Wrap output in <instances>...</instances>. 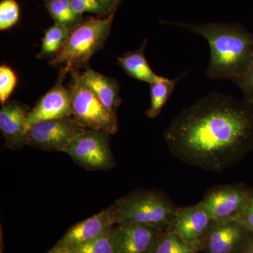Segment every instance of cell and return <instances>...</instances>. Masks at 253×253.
<instances>
[{"label":"cell","instance_id":"cell-10","mask_svg":"<svg viewBox=\"0 0 253 253\" xmlns=\"http://www.w3.org/2000/svg\"><path fill=\"white\" fill-rule=\"evenodd\" d=\"M252 234L236 219L212 220L203 239L206 253H240Z\"/></svg>","mask_w":253,"mask_h":253},{"label":"cell","instance_id":"cell-24","mask_svg":"<svg viewBox=\"0 0 253 253\" xmlns=\"http://www.w3.org/2000/svg\"><path fill=\"white\" fill-rule=\"evenodd\" d=\"M71 8L76 14L83 16L84 13H91L100 17L111 14L107 8L98 0H68Z\"/></svg>","mask_w":253,"mask_h":253},{"label":"cell","instance_id":"cell-27","mask_svg":"<svg viewBox=\"0 0 253 253\" xmlns=\"http://www.w3.org/2000/svg\"><path fill=\"white\" fill-rule=\"evenodd\" d=\"M103 5H104L110 13L116 12L117 9L116 6V0H98Z\"/></svg>","mask_w":253,"mask_h":253},{"label":"cell","instance_id":"cell-16","mask_svg":"<svg viewBox=\"0 0 253 253\" xmlns=\"http://www.w3.org/2000/svg\"><path fill=\"white\" fill-rule=\"evenodd\" d=\"M146 43L147 40L146 39L140 47L119 56L118 61L128 76L150 84L161 81L164 77L156 75L148 63L144 54Z\"/></svg>","mask_w":253,"mask_h":253},{"label":"cell","instance_id":"cell-19","mask_svg":"<svg viewBox=\"0 0 253 253\" xmlns=\"http://www.w3.org/2000/svg\"><path fill=\"white\" fill-rule=\"evenodd\" d=\"M54 23L75 28L84 19L71 8L68 0H41Z\"/></svg>","mask_w":253,"mask_h":253},{"label":"cell","instance_id":"cell-26","mask_svg":"<svg viewBox=\"0 0 253 253\" xmlns=\"http://www.w3.org/2000/svg\"><path fill=\"white\" fill-rule=\"evenodd\" d=\"M238 221L253 235V195Z\"/></svg>","mask_w":253,"mask_h":253},{"label":"cell","instance_id":"cell-11","mask_svg":"<svg viewBox=\"0 0 253 253\" xmlns=\"http://www.w3.org/2000/svg\"><path fill=\"white\" fill-rule=\"evenodd\" d=\"M67 73L61 68L59 77L55 85L30 111L28 121L29 127L43 121L72 118L71 92L69 88H66L63 84Z\"/></svg>","mask_w":253,"mask_h":253},{"label":"cell","instance_id":"cell-1","mask_svg":"<svg viewBox=\"0 0 253 253\" xmlns=\"http://www.w3.org/2000/svg\"><path fill=\"white\" fill-rule=\"evenodd\" d=\"M163 136L176 159L223 172L253 150V104L212 93L179 113Z\"/></svg>","mask_w":253,"mask_h":253},{"label":"cell","instance_id":"cell-3","mask_svg":"<svg viewBox=\"0 0 253 253\" xmlns=\"http://www.w3.org/2000/svg\"><path fill=\"white\" fill-rule=\"evenodd\" d=\"M115 12L103 18H89L73 28L66 44L49 64L66 72L78 69L104 46L112 26Z\"/></svg>","mask_w":253,"mask_h":253},{"label":"cell","instance_id":"cell-18","mask_svg":"<svg viewBox=\"0 0 253 253\" xmlns=\"http://www.w3.org/2000/svg\"><path fill=\"white\" fill-rule=\"evenodd\" d=\"M72 31V28L54 23L44 33L42 40L41 51L37 57L44 59L48 56H54L66 44Z\"/></svg>","mask_w":253,"mask_h":253},{"label":"cell","instance_id":"cell-5","mask_svg":"<svg viewBox=\"0 0 253 253\" xmlns=\"http://www.w3.org/2000/svg\"><path fill=\"white\" fill-rule=\"evenodd\" d=\"M70 73L72 79L68 88L71 92L73 119L85 129L116 134L118 131L116 113L108 109L84 84L78 69L73 70Z\"/></svg>","mask_w":253,"mask_h":253},{"label":"cell","instance_id":"cell-28","mask_svg":"<svg viewBox=\"0 0 253 253\" xmlns=\"http://www.w3.org/2000/svg\"><path fill=\"white\" fill-rule=\"evenodd\" d=\"M240 253H253V235H251L246 246Z\"/></svg>","mask_w":253,"mask_h":253},{"label":"cell","instance_id":"cell-8","mask_svg":"<svg viewBox=\"0 0 253 253\" xmlns=\"http://www.w3.org/2000/svg\"><path fill=\"white\" fill-rule=\"evenodd\" d=\"M85 129L73 118L38 123L30 126L26 146L50 152H64Z\"/></svg>","mask_w":253,"mask_h":253},{"label":"cell","instance_id":"cell-12","mask_svg":"<svg viewBox=\"0 0 253 253\" xmlns=\"http://www.w3.org/2000/svg\"><path fill=\"white\" fill-rule=\"evenodd\" d=\"M116 224L117 206L114 203L92 217L70 228L55 246L67 249L76 247L102 235Z\"/></svg>","mask_w":253,"mask_h":253},{"label":"cell","instance_id":"cell-15","mask_svg":"<svg viewBox=\"0 0 253 253\" xmlns=\"http://www.w3.org/2000/svg\"><path fill=\"white\" fill-rule=\"evenodd\" d=\"M81 76L84 84L96 94L101 103L110 111L116 113V109L122 101L120 97L118 81L96 72L89 66H86Z\"/></svg>","mask_w":253,"mask_h":253},{"label":"cell","instance_id":"cell-7","mask_svg":"<svg viewBox=\"0 0 253 253\" xmlns=\"http://www.w3.org/2000/svg\"><path fill=\"white\" fill-rule=\"evenodd\" d=\"M253 195V190L245 184L218 186L210 189L198 206L212 220H238Z\"/></svg>","mask_w":253,"mask_h":253},{"label":"cell","instance_id":"cell-23","mask_svg":"<svg viewBox=\"0 0 253 253\" xmlns=\"http://www.w3.org/2000/svg\"><path fill=\"white\" fill-rule=\"evenodd\" d=\"M17 84L16 73L9 66H0V102L1 105L7 102Z\"/></svg>","mask_w":253,"mask_h":253},{"label":"cell","instance_id":"cell-17","mask_svg":"<svg viewBox=\"0 0 253 253\" xmlns=\"http://www.w3.org/2000/svg\"><path fill=\"white\" fill-rule=\"evenodd\" d=\"M183 76H184V74L174 79L163 78L161 81L150 84L151 103L146 112L148 117L153 119L161 114L165 105L172 96L176 84Z\"/></svg>","mask_w":253,"mask_h":253},{"label":"cell","instance_id":"cell-6","mask_svg":"<svg viewBox=\"0 0 253 253\" xmlns=\"http://www.w3.org/2000/svg\"><path fill=\"white\" fill-rule=\"evenodd\" d=\"M109 135L106 131L86 129L73 139L64 153L88 170H109L116 163Z\"/></svg>","mask_w":253,"mask_h":253},{"label":"cell","instance_id":"cell-31","mask_svg":"<svg viewBox=\"0 0 253 253\" xmlns=\"http://www.w3.org/2000/svg\"><path fill=\"white\" fill-rule=\"evenodd\" d=\"M123 0H116V7H118V5L121 4V1H122Z\"/></svg>","mask_w":253,"mask_h":253},{"label":"cell","instance_id":"cell-25","mask_svg":"<svg viewBox=\"0 0 253 253\" xmlns=\"http://www.w3.org/2000/svg\"><path fill=\"white\" fill-rule=\"evenodd\" d=\"M236 84L242 91L245 101L253 104V62L244 77Z\"/></svg>","mask_w":253,"mask_h":253},{"label":"cell","instance_id":"cell-13","mask_svg":"<svg viewBox=\"0 0 253 253\" xmlns=\"http://www.w3.org/2000/svg\"><path fill=\"white\" fill-rule=\"evenodd\" d=\"M30 111L18 101H8L0 110V130L4 139L5 147L21 150L26 146L29 126Z\"/></svg>","mask_w":253,"mask_h":253},{"label":"cell","instance_id":"cell-4","mask_svg":"<svg viewBox=\"0 0 253 253\" xmlns=\"http://www.w3.org/2000/svg\"><path fill=\"white\" fill-rule=\"evenodd\" d=\"M117 224L133 223L168 231L176 208L164 193L155 189L133 191L116 201Z\"/></svg>","mask_w":253,"mask_h":253},{"label":"cell","instance_id":"cell-14","mask_svg":"<svg viewBox=\"0 0 253 253\" xmlns=\"http://www.w3.org/2000/svg\"><path fill=\"white\" fill-rule=\"evenodd\" d=\"M212 219L199 206L176 208L170 227L174 233L188 243L203 241Z\"/></svg>","mask_w":253,"mask_h":253},{"label":"cell","instance_id":"cell-21","mask_svg":"<svg viewBox=\"0 0 253 253\" xmlns=\"http://www.w3.org/2000/svg\"><path fill=\"white\" fill-rule=\"evenodd\" d=\"M113 229L96 239L70 249L73 253H113Z\"/></svg>","mask_w":253,"mask_h":253},{"label":"cell","instance_id":"cell-20","mask_svg":"<svg viewBox=\"0 0 253 253\" xmlns=\"http://www.w3.org/2000/svg\"><path fill=\"white\" fill-rule=\"evenodd\" d=\"M204 251L203 241L188 243L170 231H164L155 253H198Z\"/></svg>","mask_w":253,"mask_h":253},{"label":"cell","instance_id":"cell-22","mask_svg":"<svg viewBox=\"0 0 253 253\" xmlns=\"http://www.w3.org/2000/svg\"><path fill=\"white\" fill-rule=\"evenodd\" d=\"M20 7L16 0H1L0 2V30L10 29L19 21Z\"/></svg>","mask_w":253,"mask_h":253},{"label":"cell","instance_id":"cell-2","mask_svg":"<svg viewBox=\"0 0 253 253\" xmlns=\"http://www.w3.org/2000/svg\"><path fill=\"white\" fill-rule=\"evenodd\" d=\"M204 37L211 48L206 76L237 83L253 62V33L239 24L173 23Z\"/></svg>","mask_w":253,"mask_h":253},{"label":"cell","instance_id":"cell-29","mask_svg":"<svg viewBox=\"0 0 253 253\" xmlns=\"http://www.w3.org/2000/svg\"><path fill=\"white\" fill-rule=\"evenodd\" d=\"M46 253H73L72 251L67 248L59 247L54 246L49 251Z\"/></svg>","mask_w":253,"mask_h":253},{"label":"cell","instance_id":"cell-30","mask_svg":"<svg viewBox=\"0 0 253 253\" xmlns=\"http://www.w3.org/2000/svg\"><path fill=\"white\" fill-rule=\"evenodd\" d=\"M0 253H3V249H2V232L1 231V249H0Z\"/></svg>","mask_w":253,"mask_h":253},{"label":"cell","instance_id":"cell-9","mask_svg":"<svg viewBox=\"0 0 253 253\" xmlns=\"http://www.w3.org/2000/svg\"><path fill=\"white\" fill-rule=\"evenodd\" d=\"M164 231L133 223L113 226V253H155Z\"/></svg>","mask_w":253,"mask_h":253}]
</instances>
